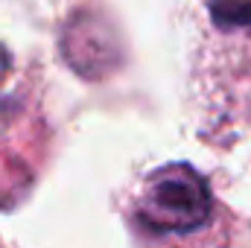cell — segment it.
<instances>
[{
  "mask_svg": "<svg viewBox=\"0 0 251 248\" xmlns=\"http://www.w3.org/2000/svg\"><path fill=\"white\" fill-rule=\"evenodd\" d=\"M207 181L184 164L155 170L140 193V219L161 234H187L210 216Z\"/></svg>",
  "mask_w": 251,
  "mask_h": 248,
  "instance_id": "1",
  "label": "cell"
},
{
  "mask_svg": "<svg viewBox=\"0 0 251 248\" xmlns=\"http://www.w3.org/2000/svg\"><path fill=\"white\" fill-rule=\"evenodd\" d=\"M207 18L213 67L246 91L251 85V0H207Z\"/></svg>",
  "mask_w": 251,
  "mask_h": 248,
  "instance_id": "2",
  "label": "cell"
},
{
  "mask_svg": "<svg viewBox=\"0 0 251 248\" xmlns=\"http://www.w3.org/2000/svg\"><path fill=\"white\" fill-rule=\"evenodd\" d=\"M6 73H9V56H6V50H3V44H0V82L6 79Z\"/></svg>",
  "mask_w": 251,
  "mask_h": 248,
  "instance_id": "3",
  "label": "cell"
}]
</instances>
